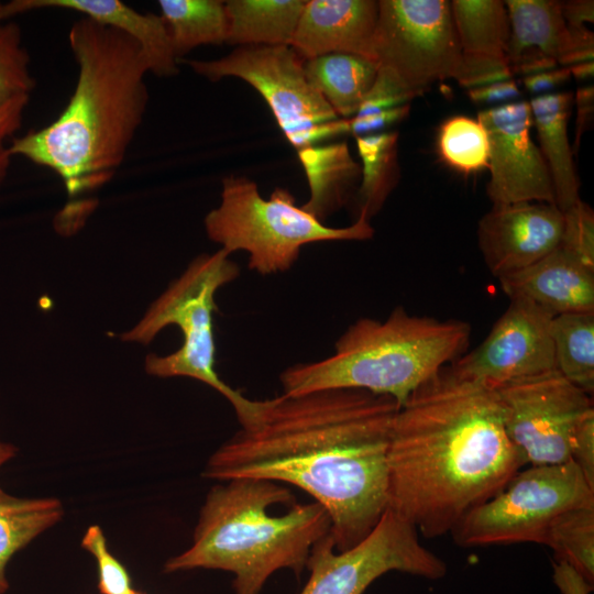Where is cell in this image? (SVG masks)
Segmentation results:
<instances>
[{
    "instance_id": "32",
    "label": "cell",
    "mask_w": 594,
    "mask_h": 594,
    "mask_svg": "<svg viewBox=\"0 0 594 594\" xmlns=\"http://www.w3.org/2000/svg\"><path fill=\"white\" fill-rule=\"evenodd\" d=\"M81 547L97 562L100 594H131L134 591L128 570L109 550L103 530L99 526L87 528Z\"/></svg>"
},
{
    "instance_id": "5",
    "label": "cell",
    "mask_w": 594,
    "mask_h": 594,
    "mask_svg": "<svg viewBox=\"0 0 594 594\" xmlns=\"http://www.w3.org/2000/svg\"><path fill=\"white\" fill-rule=\"evenodd\" d=\"M470 324L409 315L395 308L385 320L361 318L326 359L288 366L279 380L285 395L324 389H361L402 406L420 385L463 354Z\"/></svg>"
},
{
    "instance_id": "20",
    "label": "cell",
    "mask_w": 594,
    "mask_h": 594,
    "mask_svg": "<svg viewBox=\"0 0 594 594\" xmlns=\"http://www.w3.org/2000/svg\"><path fill=\"white\" fill-rule=\"evenodd\" d=\"M574 96L571 91L536 96L529 101L532 124L540 143V152L548 166L556 206L563 212L580 198L573 152L568 136V121Z\"/></svg>"
},
{
    "instance_id": "30",
    "label": "cell",
    "mask_w": 594,
    "mask_h": 594,
    "mask_svg": "<svg viewBox=\"0 0 594 594\" xmlns=\"http://www.w3.org/2000/svg\"><path fill=\"white\" fill-rule=\"evenodd\" d=\"M547 546L590 583L594 582V507L569 510L552 526Z\"/></svg>"
},
{
    "instance_id": "1",
    "label": "cell",
    "mask_w": 594,
    "mask_h": 594,
    "mask_svg": "<svg viewBox=\"0 0 594 594\" xmlns=\"http://www.w3.org/2000/svg\"><path fill=\"white\" fill-rule=\"evenodd\" d=\"M398 408L394 398L361 389L282 394L209 457L202 476L302 490L328 512L336 550H348L387 509V451Z\"/></svg>"
},
{
    "instance_id": "21",
    "label": "cell",
    "mask_w": 594,
    "mask_h": 594,
    "mask_svg": "<svg viewBox=\"0 0 594 594\" xmlns=\"http://www.w3.org/2000/svg\"><path fill=\"white\" fill-rule=\"evenodd\" d=\"M307 79L338 117L353 118L373 86L378 65L366 57L331 53L305 61Z\"/></svg>"
},
{
    "instance_id": "44",
    "label": "cell",
    "mask_w": 594,
    "mask_h": 594,
    "mask_svg": "<svg viewBox=\"0 0 594 594\" xmlns=\"http://www.w3.org/2000/svg\"><path fill=\"white\" fill-rule=\"evenodd\" d=\"M571 76L578 80H584L593 77L594 62H585L568 67Z\"/></svg>"
},
{
    "instance_id": "10",
    "label": "cell",
    "mask_w": 594,
    "mask_h": 594,
    "mask_svg": "<svg viewBox=\"0 0 594 594\" xmlns=\"http://www.w3.org/2000/svg\"><path fill=\"white\" fill-rule=\"evenodd\" d=\"M373 61L417 96L454 79L462 50L447 0H381Z\"/></svg>"
},
{
    "instance_id": "45",
    "label": "cell",
    "mask_w": 594,
    "mask_h": 594,
    "mask_svg": "<svg viewBox=\"0 0 594 594\" xmlns=\"http://www.w3.org/2000/svg\"><path fill=\"white\" fill-rule=\"evenodd\" d=\"M16 453V448L10 443L0 441V468L10 461Z\"/></svg>"
},
{
    "instance_id": "24",
    "label": "cell",
    "mask_w": 594,
    "mask_h": 594,
    "mask_svg": "<svg viewBox=\"0 0 594 594\" xmlns=\"http://www.w3.org/2000/svg\"><path fill=\"white\" fill-rule=\"evenodd\" d=\"M63 515V505L56 498H22L0 487V594L9 588L6 571L10 559Z\"/></svg>"
},
{
    "instance_id": "34",
    "label": "cell",
    "mask_w": 594,
    "mask_h": 594,
    "mask_svg": "<svg viewBox=\"0 0 594 594\" xmlns=\"http://www.w3.org/2000/svg\"><path fill=\"white\" fill-rule=\"evenodd\" d=\"M505 58L462 53L454 80L468 89L513 79Z\"/></svg>"
},
{
    "instance_id": "4",
    "label": "cell",
    "mask_w": 594,
    "mask_h": 594,
    "mask_svg": "<svg viewBox=\"0 0 594 594\" xmlns=\"http://www.w3.org/2000/svg\"><path fill=\"white\" fill-rule=\"evenodd\" d=\"M318 502L299 504L280 483L254 477L220 481L208 491L188 549L169 558L165 573L196 569L233 575L234 594H261L288 569L300 578L314 546L330 535Z\"/></svg>"
},
{
    "instance_id": "22",
    "label": "cell",
    "mask_w": 594,
    "mask_h": 594,
    "mask_svg": "<svg viewBox=\"0 0 594 594\" xmlns=\"http://www.w3.org/2000/svg\"><path fill=\"white\" fill-rule=\"evenodd\" d=\"M229 30L227 43L241 46L290 45L306 1H224Z\"/></svg>"
},
{
    "instance_id": "16",
    "label": "cell",
    "mask_w": 594,
    "mask_h": 594,
    "mask_svg": "<svg viewBox=\"0 0 594 594\" xmlns=\"http://www.w3.org/2000/svg\"><path fill=\"white\" fill-rule=\"evenodd\" d=\"M509 19L505 59L510 67L539 57L554 59L560 67L593 62L594 35L586 26L565 23L559 1H504Z\"/></svg>"
},
{
    "instance_id": "27",
    "label": "cell",
    "mask_w": 594,
    "mask_h": 594,
    "mask_svg": "<svg viewBox=\"0 0 594 594\" xmlns=\"http://www.w3.org/2000/svg\"><path fill=\"white\" fill-rule=\"evenodd\" d=\"M556 370L569 382L593 395L594 312L557 315L550 323Z\"/></svg>"
},
{
    "instance_id": "31",
    "label": "cell",
    "mask_w": 594,
    "mask_h": 594,
    "mask_svg": "<svg viewBox=\"0 0 594 594\" xmlns=\"http://www.w3.org/2000/svg\"><path fill=\"white\" fill-rule=\"evenodd\" d=\"M30 55L22 44V31L14 22H0V107L29 95L35 81L29 68Z\"/></svg>"
},
{
    "instance_id": "2",
    "label": "cell",
    "mask_w": 594,
    "mask_h": 594,
    "mask_svg": "<svg viewBox=\"0 0 594 594\" xmlns=\"http://www.w3.org/2000/svg\"><path fill=\"white\" fill-rule=\"evenodd\" d=\"M522 461L495 388L447 365L399 406L387 451V509L426 538L452 532Z\"/></svg>"
},
{
    "instance_id": "26",
    "label": "cell",
    "mask_w": 594,
    "mask_h": 594,
    "mask_svg": "<svg viewBox=\"0 0 594 594\" xmlns=\"http://www.w3.org/2000/svg\"><path fill=\"white\" fill-rule=\"evenodd\" d=\"M450 4L462 53L505 58L510 28L504 1L453 0Z\"/></svg>"
},
{
    "instance_id": "43",
    "label": "cell",
    "mask_w": 594,
    "mask_h": 594,
    "mask_svg": "<svg viewBox=\"0 0 594 594\" xmlns=\"http://www.w3.org/2000/svg\"><path fill=\"white\" fill-rule=\"evenodd\" d=\"M562 16L568 26L573 29L585 28V23L594 20V2L592 0H576L560 2Z\"/></svg>"
},
{
    "instance_id": "36",
    "label": "cell",
    "mask_w": 594,
    "mask_h": 594,
    "mask_svg": "<svg viewBox=\"0 0 594 594\" xmlns=\"http://www.w3.org/2000/svg\"><path fill=\"white\" fill-rule=\"evenodd\" d=\"M570 460L594 491V409L576 425L570 442Z\"/></svg>"
},
{
    "instance_id": "18",
    "label": "cell",
    "mask_w": 594,
    "mask_h": 594,
    "mask_svg": "<svg viewBox=\"0 0 594 594\" xmlns=\"http://www.w3.org/2000/svg\"><path fill=\"white\" fill-rule=\"evenodd\" d=\"M510 298H524L553 317L594 312V268L558 246L536 263L498 278Z\"/></svg>"
},
{
    "instance_id": "41",
    "label": "cell",
    "mask_w": 594,
    "mask_h": 594,
    "mask_svg": "<svg viewBox=\"0 0 594 594\" xmlns=\"http://www.w3.org/2000/svg\"><path fill=\"white\" fill-rule=\"evenodd\" d=\"M554 581L564 594H588L593 584L563 560H557Z\"/></svg>"
},
{
    "instance_id": "33",
    "label": "cell",
    "mask_w": 594,
    "mask_h": 594,
    "mask_svg": "<svg viewBox=\"0 0 594 594\" xmlns=\"http://www.w3.org/2000/svg\"><path fill=\"white\" fill-rule=\"evenodd\" d=\"M559 246L586 266L594 268V213L582 200L563 211V230Z\"/></svg>"
},
{
    "instance_id": "40",
    "label": "cell",
    "mask_w": 594,
    "mask_h": 594,
    "mask_svg": "<svg viewBox=\"0 0 594 594\" xmlns=\"http://www.w3.org/2000/svg\"><path fill=\"white\" fill-rule=\"evenodd\" d=\"M571 78L568 67H558L522 78L525 89L531 95L550 94Z\"/></svg>"
},
{
    "instance_id": "38",
    "label": "cell",
    "mask_w": 594,
    "mask_h": 594,
    "mask_svg": "<svg viewBox=\"0 0 594 594\" xmlns=\"http://www.w3.org/2000/svg\"><path fill=\"white\" fill-rule=\"evenodd\" d=\"M410 111V103L366 116H355L350 120L351 132L356 136L404 120Z\"/></svg>"
},
{
    "instance_id": "3",
    "label": "cell",
    "mask_w": 594,
    "mask_h": 594,
    "mask_svg": "<svg viewBox=\"0 0 594 594\" xmlns=\"http://www.w3.org/2000/svg\"><path fill=\"white\" fill-rule=\"evenodd\" d=\"M68 41L78 65L74 94L55 121L13 138L9 150L52 169L76 198L122 164L146 111L150 66L129 35L86 16L73 23Z\"/></svg>"
},
{
    "instance_id": "46",
    "label": "cell",
    "mask_w": 594,
    "mask_h": 594,
    "mask_svg": "<svg viewBox=\"0 0 594 594\" xmlns=\"http://www.w3.org/2000/svg\"><path fill=\"white\" fill-rule=\"evenodd\" d=\"M1 6H2V3L0 2V9H1Z\"/></svg>"
},
{
    "instance_id": "15",
    "label": "cell",
    "mask_w": 594,
    "mask_h": 594,
    "mask_svg": "<svg viewBox=\"0 0 594 594\" xmlns=\"http://www.w3.org/2000/svg\"><path fill=\"white\" fill-rule=\"evenodd\" d=\"M563 212L552 204L493 205L479 221L477 242L497 278L541 260L561 241Z\"/></svg>"
},
{
    "instance_id": "13",
    "label": "cell",
    "mask_w": 594,
    "mask_h": 594,
    "mask_svg": "<svg viewBox=\"0 0 594 594\" xmlns=\"http://www.w3.org/2000/svg\"><path fill=\"white\" fill-rule=\"evenodd\" d=\"M552 318L528 299H510L484 341L450 367L462 377L493 388L554 371Z\"/></svg>"
},
{
    "instance_id": "12",
    "label": "cell",
    "mask_w": 594,
    "mask_h": 594,
    "mask_svg": "<svg viewBox=\"0 0 594 594\" xmlns=\"http://www.w3.org/2000/svg\"><path fill=\"white\" fill-rule=\"evenodd\" d=\"M508 439L522 464L570 461V442L579 421L593 408L592 396L557 370L495 388Z\"/></svg>"
},
{
    "instance_id": "8",
    "label": "cell",
    "mask_w": 594,
    "mask_h": 594,
    "mask_svg": "<svg viewBox=\"0 0 594 594\" xmlns=\"http://www.w3.org/2000/svg\"><path fill=\"white\" fill-rule=\"evenodd\" d=\"M594 507V491L571 460L518 471L488 501L470 510L452 530L460 546L517 542L546 544L564 513Z\"/></svg>"
},
{
    "instance_id": "14",
    "label": "cell",
    "mask_w": 594,
    "mask_h": 594,
    "mask_svg": "<svg viewBox=\"0 0 594 594\" xmlns=\"http://www.w3.org/2000/svg\"><path fill=\"white\" fill-rule=\"evenodd\" d=\"M477 120L490 145L486 194L493 205L546 202L556 205L546 161L534 143L529 101H513L482 110Z\"/></svg>"
},
{
    "instance_id": "29",
    "label": "cell",
    "mask_w": 594,
    "mask_h": 594,
    "mask_svg": "<svg viewBox=\"0 0 594 594\" xmlns=\"http://www.w3.org/2000/svg\"><path fill=\"white\" fill-rule=\"evenodd\" d=\"M440 158L452 169L470 175L488 168L490 145L486 131L477 119L454 116L438 130Z\"/></svg>"
},
{
    "instance_id": "6",
    "label": "cell",
    "mask_w": 594,
    "mask_h": 594,
    "mask_svg": "<svg viewBox=\"0 0 594 594\" xmlns=\"http://www.w3.org/2000/svg\"><path fill=\"white\" fill-rule=\"evenodd\" d=\"M230 255L219 249L195 258L140 321L121 334V340L147 344L167 326H177L183 333L182 346L167 355L148 354L144 363L146 373L163 378L190 377L210 386L231 404L241 428H248L261 418L268 399L246 398L215 370L213 312L218 309L215 296L240 274Z\"/></svg>"
},
{
    "instance_id": "17",
    "label": "cell",
    "mask_w": 594,
    "mask_h": 594,
    "mask_svg": "<svg viewBox=\"0 0 594 594\" xmlns=\"http://www.w3.org/2000/svg\"><path fill=\"white\" fill-rule=\"evenodd\" d=\"M377 15L374 0L306 1L289 46L304 59L346 53L373 61Z\"/></svg>"
},
{
    "instance_id": "9",
    "label": "cell",
    "mask_w": 594,
    "mask_h": 594,
    "mask_svg": "<svg viewBox=\"0 0 594 594\" xmlns=\"http://www.w3.org/2000/svg\"><path fill=\"white\" fill-rule=\"evenodd\" d=\"M305 61L289 45L240 46L216 61H186L211 81L239 77L255 88L297 151L351 132L306 76Z\"/></svg>"
},
{
    "instance_id": "39",
    "label": "cell",
    "mask_w": 594,
    "mask_h": 594,
    "mask_svg": "<svg viewBox=\"0 0 594 594\" xmlns=\"http://www.w3.org/2000/svg\"><path fill=\"white\" fill-rule=\"evenodd\" d=\"M469 99L477 105L506 102L520 97V90L515 80L497 81L477 88L468 89Z\"/></svg>"
},
{
    "instance_id": "23",
    "label": "cell",
    "mask_w": 594,
    "mask_h": 594,
    "mask_svg": "<svg viewBox=\"0 0 594 594\" xmlns=\"http://www.w3.org/2000/svg\"><path fill=\"white\" fill-rule=\"evenodd\" d=\"M298 155L310 186V198L301 207L323 222L345 204L361 176V167L351 157L345 142L308 146L299 150Z\"/></svg>"
},
{
    "instance_id": "11",
    "label": "cell",
    "mask_w": 594,
    "mask_h": 594,
    "mask_svg": "<svg viewBox=\"0 0 594 594\" xmlns=\"http://www.w3.org/2000/svg\"><path fill=\"white\" fill-rule=\"evenodd\" d=\"M417 529L386 509L359 543L337 551L331 535L318 541L309 556V579L298 594H363L380 576L399 571L430 580L447 573L446 563L425 548Z\"/></svg>"
},
{
    "instance_id": "37",
    "label": "cell",
    "mask_w": 594,
    "mask_h": 594,
    "mask_svg": "<svg viewBox=\"0 0 594 594\" xmlns=\"http://www.w3.org/2000/svg\"><path fill=\"white\" fill-rule=\"evenodd\" d=\"M30 96H18L0 107V186L4 182L11 164L8 140L20 129Z\"/></svg>"
},
{
    "instance_id": "25",
    "label": "cell",
    "mask_w": 594,
    "mask_h": 594,
    "mask_svg": "<svg viewBox=\"0 0 594 594\" xmlns=\"http://www.w3.org/2000/svg\"><path fill=\"white\" fill-rule=\"evenodd\" d=\"M158 7L178 61L199 45L221 44L228 40L224 1L160 0Z\"/></svg>"
},
{
    "instance_id": "42",
    "label": "cell",
    "mask_w": 594,
    "mask_h": 594,
    "mask_svg": "<svg viewBox=\"0 0 594 594\" xmlns=\"http://www.w3.org/2000/svg\"><path fill=\"white\" fill-rule=\"evenodd\" d=\"M576 103V133H575V147L579 146L581 135L586 129L590 128V124L593 120V109H594V89L593 86H586L579 88L575 97Z\"/></svg>"
},
{
    "instance_id": "28",
    "label": "cell",
    "mask_w": 594,
    "mask_h": 594,
    "mask_svg": "<svg viewBox=\"0 0 594 594\" xmlns=\"http://www.w3.org/2000/svg\"><path fill=\"white\" fill-rule=\"evenodd\" d=\"M397 143V132L356 136L362 160L358 209L369 220L382 208L399 179Z\"/></svg>"
},
{
    "instance_id": "35",
    "label": "cell",
    "mask_w": 594,
    "mask_h": 594,
    "mask_svg": "<svg viewBox=\"0 0 594 594\" xmlns=\"http://www.w3.org/2000/svg\"><path fill=\"white\" fill-rule=\"evenodd\" d=\"M417 95L392 73L378 67L376 79L355 116H366L409 103ZM354 116V117H355Z\"/></svg>"
},
{
    "instance_id": "7",
    "label": "cell",
    "mask_w": 594,
    "mask_h": 594,
    "mask_svg": "<svg viewBox=\"0 0 594 594\" xmlns=\"http://www.w3.org/2000/svg\"><path fill=\"white\" fill-rule=\"evenodd\" d=\"M208 238L230 254L245 251L249 268L262 275L288 271L304 245L322 241H362L374 230L364 215L344 228H331L301 206L289 190L276 188L264 199L246 177L222 180L220 205L205 217Z\"/></svg>"
},
{
    "instance_id": "19",
    "label": "cell",
    "mask_w": 594,
    "mask_h": 594,
    "mask_svg": "<svg viewBox=\"0 0 594 594\" xmlns=\"http://www.w3.org/2000/svg\"><path fill=\"white\" fill-rule=\"evenodd\" d=\"M45 8L80 12L92 21L120 30L141 46L150 73L160 77L175 76L178 73V59L161 15L141 13L120 0H13L2 3L0 22Z\"/></svg>"
}]
</instances>
